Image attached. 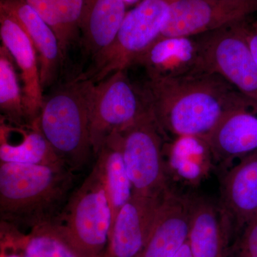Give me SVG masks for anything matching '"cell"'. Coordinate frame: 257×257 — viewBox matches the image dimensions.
Listing matches in <instances>:
<instances>
[{
	"mask_svg": "<svg viewBox=\"0 0 257 257\" xmlns=\"http://www.w3.org/2000/svg\"><path fill=\"white\" fill-rule=\"evenodd\" d=\"M188 242L193 257H228L234 239L232 226L219 202L189 194Z\"/></svg>",
	"mask_w": 257,
	"mask_h": 257,
	"instance_id": "30bf717a",
	"label": "cell"
},
{
	"mask_svg": "<svg viewBox=\"0 0 257 257\" xmlns=\"http://www.w3.org/2000/svg\"><path fill=\"white\" fill-rule=\"evenodd\" d=\"M256 13L257 0H176L157 42L215 31L244 21Z\"/></svg>",
	"mask_w": 257,
	"mask_h": 257,
	"instance_id": "9c48e42d",
	"label": "cell"
},
{
	"mask_svg": "<svg viewBox=\"0 0 257 257\" xmlns=\"http://www.w3.org/2000/svg\"><path fill=\"white\" fill-rule=\"evenodd\" d=\"M124 1L126 3V5H127L135 4V3H138L140 0H124Z\"/></svg>",
	"mask_w": 257,
	"mask_h": 257,
	"instance_id": "83f0119b",
	"label": "cell"
},
{
	"mask_svg": "<svg viewBox=\"0 0 257 257\" xmlns=\"http://www.w3.org/2000/svg\"><path fill=\"white\" fill-rule=\"evenodd\" d=\"M163 196L133 194L115 219L104 257H135L142 251L151 234Z\"/></svg>",
	"mask_w": 257,
	"mask_h": 257,
	"instance_id": "7c38bea8",
	"label": "cell"
},
{
	"mask_svg": "<svg viewBox=\"0 0 257 257\" xmlns=\"http://www.w3.org/2000/svg\"><path fill=\"white\" fill-rule=\"evenodd\" d=\"M21 240L22 257H79L52 224L35 228Z\"/></svg>",
	"mask_w": 257,
	"mask_h": 257,
	"instance_id": "603a6c76",
	"label": "cell"
},
{
	"mask_svg": "<svg viewBox=\"0 0 257 257\" xmlns=\"http://www.w3.org/2000/svg\"><path fill=\"white\" fill-rule=\"evenodd\" d=\"M0 37L3 46L8 50L20 70L24 103L29 124L40 116L43 106V87L36 49L18 20L0 10Z\"/></svg>",
	"mask_w": 257,
	"mask_h": 257,
	"instance_id": "8fae6325",
	"label": "cell"
},
{
	"mask_svg": "<svg viewBox=\"0 0 257 257\" xmlns=\"http://www.w3.org/2000/svg\"><path fill=\"white\" fill-rule=\"evenodd\" d=\"M228 257H257V218L234 238Z\"/></svg>",
	"mask_w": 257,
	"mask_h": 257,
	"instance_id": "cb8c5ba5",
	"label": "cell"
},
{
	"mask_svg": "<svg viewBox=\"0 0 257 257\" xmlns=\"http://www.w3.org/2000/svg\"><path fill=\"white\" fill-rule=\"evenodd\" d=\"M0 10L14 17L30 37L38 55L42 87H48L64 57L55 32L23 0H1Z\"/></svg>",
	"mask_w": 257,
	"mask_h": 257,
	"instance_id": "2e32d148",
	"label": "cell"
},
{
	"mask_svg": "<svg viewBox=\"0 0 257 257\" xmlns=\"http://www.w3.org/2000/svg\"><path fill=\"white\" fill-rule=\"evenodd\" d=\"M18 127L20 142L14 143L0 136V162L67 167L42 134L39 118L32 124Z\"/></svg>",
	"mask_w": 257,
	"mask_h": 257,
	"instance_id": "ffe728a7",
	"label": "cell"
},
{
	"mask_svg": "<svg viewBox=\"0 0 257 257\" xmlns=\"http://www.w3.org/2000/svg\"><path fill=\"white\" fill-rule=\"evenodd\" d=\"M175 1L142 0L126 13L110 46L93 58L91 68L80 77L97 83L138 64L156 43Z\"/></svg>",
	"mask_w": 257,
	"mask_h": 257,
	"instance_id": "5b68a950",
	"label": "cell"
},
{
	"mask_svg": "<svg viewBox=\"0 0 257 257\" xmlns=\"http://www.w3.org/2000/svg\"><path fill=\"white\" fill-rule=\"evenodd\" d=\"M219 202L231 222L234 239L257 218V150L224 172Z\"/></svg>",
	"mask_w": 257,
	"mask_h": 257,
	"instance_id": "5bb4252c",
	"label": "cell"
},
{
	"mask_svg": "<svg viewBox=\"0 0 257 257\" xmlns=\"http://www.w3.org/2000/svg\"><path fill=\"white\" fill-rule=\"evenodd\" d=\"M0 109L1 119L8 124L15 126L30 125L14 60L3 45L0 47Z\"/></svg>",
	"mask_w": 257,
	"mask_h": 257,
	"instance_id": "7402d4cb",
	"label": "cell"
},
{
	"mask_svg": "<svg viewBox=\"0 0 257 257\" xmlns=\"http://www.w3.org/2000/svg\"><path fill=\"white\" fill-rule=\"evenodd\" d=\"M74 172L65 166L0 162V219L15 229L50 224L73 192Z\"/></svg>",
	"mask_w": 257,
	"mask_h": 257,
	"instance_id": "7a4b0ae2",
	"label": "cell"
},
{
	"mask_svg": "<svg viewBox=\"0 0 257 257\" xmlns=\"http://www.w3.org/2000/svg\"><path fill=\"white\" fill-rule=\"evenodd\" d=\"M91 81L80 76L44 100L39 125L57 156L73 172L94 155L89 132L88 96Z\"/></svg>",
	"mask_w": 257,
	"mask_h": 257,
	"instance_id": "3957f363",
	"label": "cell"
},
{
	"mask_svg": "<svg viewBox=\"0 0 257 257\" xmlns=\"http://www.w3.org/2000/svg\"><path fill=\"white\" fill-rule=\"evenodd\" d=\"M125 165L133 194L160 197L170 188L165 161V133L152 109L135 124L119 133Z\"/></svg>",
	"mask_w": 257,
	"mask_h": 257,
	"instance_id": "ba28073f",
	"label": "cell"
},
{
	"mask_svg": "<svg viewBox=\"0 0 257 257\" xmlns=\"http://www.w3.org/2000/svg\"><path fill=\"white\" fill-rule=\"evenodd\" d=\"M88 106L95 156L111 135L124 131L151 111L143 88L133 84L125 70L114 72L100 82H91Z\"/></svg>",
	"mask_w": 257,
	"mask_h": 257,
	"instance_id": "8992f818",
	"label": "cell"
},
{
	"mask_svg": "<svg viewBox=\"0 0 257 257\" xmlns=\"http://www.w3.org/2000/svg\"><path fill=\"white\" fill-rule=\"evenodd\" d=\"M241 27L248 47L257 62V20L251 21L248 18L241 22Z\"/></svg>",
	"mask_w": 257,
	"mask_h": 257,
	"instance_id": "d4e9b609",
	"label": "cell"
},
{
	"mask_svg": "<svg viewBox=\"0 0 257 257\" xmlns=\"http://www.w3.org/2000/svg\"><path fill=\"white\" fill-rule=\"evenodd\" d=\"M166 170L169 181L197 186L215 166L207 143L202 138L180 137L165 146Z\"/></svg>",
	"mask_w": 257,
	"mask_h": 257,
	"instance_id": "ac0fdd59",
	"label": "cell"
},
{
	"mask_svg": "<svg viewBox=\"0 0 257 257\" xmlns=\"http://www.w3.org/2000/svg\"><path fill=\"white\" fill-rule=\"evenodd\" d=\"M55 32L64 56L79 30L83 0H23Z\"/></svg>",
	"mask_w": 257,
	"mask_h": 257,
	"instance_id": "44dd1931",
	"label": "cell"
},
{
	"mask_svg": "<svg viewBox=\"0 0 257 257\" xmlns=\"http://www.w3.org/2000/svg\"><path fill=\"white\" fill-rule=\"evenodd\" d=\"M174 257H193L192 251H191L190 247H189L188 239Z\"/></svg>",
	"mask_w": 257,
	"mask_h": 257,
	"instance_id": "484cf974",
	"label": "cell"
},
{
	"mask_svg": "<svg viewBox=\"0 0 257 257\" xmlns=\"http://www.w3.org/2000/svg\"><path fill=\"white\" fill-rule=\"evenodd\" d=\"M203 140L215 166L226 172L235 160L257 150V113L248 107L229 111Z\"/></svg>",
	"mask_w": 257,
	"mask_h": 257,
	"instance_id": "4fadbf2b",
	"label": "cell"
},
{
	"mask_svg": "<svg viewBox=\"0 0 257 257\" xmlns=\"http://www.w3.org/2000/svg\"><path fill=\"white\" fill-rule=\"evenodd\" d=\"M241 23L196 36L194 67L220 75L251 101L257 111V62Z\"/></svg>",
	"mask_w": 257,
	"mask_h": 257,
	"instance_id": "52a82bcc",
	"label": "cell"
},
{
	"mask_svg": "<svg viewBox=\"0 0 257 257\" xmlns=\"http://www.w3.org/2000/svg\"><path fill=\"white\" fill-rule=\"evenodd\" d=\"M124 0H83L79 30L93 58L114 42L126 16Z\"/></svg>",
	"mask_w": 257,
	"mask_h": 257,
	"instance_id": "e0dca14e",
	"label": "cell"
},
{
	"mask_svg": "<svg viewBox=\"0 0 257 257\" xmlns=\"http://www.w3.org/2000/svg\"><path fill=\"white\" fill-rule=\"evenodd\" d=\"M96 157V164L105 183L112 212L113 226L120 209L133 194V184L121 151L119 133L113 134L106 140Z\"/></svg>",
	"mask_w": 257,
	"mask_h": 257,
	"instance_id": "d6986e66",
	"label": "cell"
},
{
	"mask_svg": "<svg viewBox=\"0 0 257 257\" xmlns=\"http://www.w3.org/2000/svg\"><path fill=\"white\" fill-rule=\"evenodd\" d=\"M189 215V194L170 187L162 197L146 244L135 257H174L188 239Z\"/></svg>",
	"mask_w": 257,
	"mask_h": 257,
	"instance_id": "9a60e30c",
	"label": "cell"
},
{
	"mask_svg": "<svg viewBox=\"0 0 257 257\" xmlns=\"http://www.w3.org/2000/svg\"><path fill=\"white\" fill-rule=\"evenodd\" d=\"M2 257H22V255L15 252L5 253V252L2 251Z\"/></svg>",
	"mask_w": 257,
	"mask_h": 257,
	"instance_id": "4316f807",
	"label": "cell"
},
{
	"mask_svg": "<svg viewBox=\"0 0 257 257\" xmlns=\"http://www.w3.org/2000/svg\"><path fill=\"white\" fill-rule=\"evenodd\" d=\"M143 88L166 136L204 139L229 111L248 107L257 113L253 103L220 75L195 67L150 73Z\"/></svg>",
	"mask_w": 257,
	"mask_h": 257,
	"instance_id": "6da1fadb",
	"label": "cell"
},
{
	"mask_svg": "<svg viewBox=\"0 0 257 257\" xmlns=\"http://www.w3.org/2000/svg\"><path fill=\"white\" fill-rule=\"evenodd\" d=\"M50 224L79 257H104L112 212L102 174L96 163Z\"/></svg>",
	"mask_w": 257,
	"mask_h": 257,
	"instance_id": "277c9868",
	"label": "cell"
}]
</instances>
